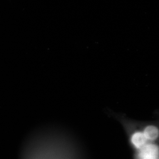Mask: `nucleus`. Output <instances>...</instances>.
Instances as JSON below:
<instances>
[{
  "label": "nucleus",
  "mask_w": 159,
  "mask_h": 159,
  "mask_svg": "<svg viewBox=\"0 0 159 159\" xmlns=\"http://www.w3.org/2000/svg\"><path fill=\"white\" fill-rule=\"evenodd\" d=\"M159 148L152 143H147L139 149L137 159H158Z\"/></svg>",
  "instance_id": "1"
},
{
  "label": "nucleus",
  "mask_w": 159,
  "mask_h": 159,
  "mask_svg": "<svg viewBox=\"0 0 159 159\" xmlns=\"http://www.w3.org/2000/svg\"><path fill=\"white\" fill-rule=\"evenodd\" d=\"M148 139L143 133L137 132L133 134L131 138V142L138 149H140L148 143Z\"/></svg>",
  "instance_id": "2"
},
{
  "label": "nucleus",
  "mask_w": 159,
  "mask_h": 159,
  "mask_svg": "<svg viewBox=\"0 0 159 159\" xmlns=\"http://www.w3.org/2000/svg\"><path fill=\"white\" fill-rule=\"evenodd\" d=\"M148 140L153 141L157 139L159 136V130L156 127L150 125L146 128L143 133Z\"/></svg>",
  "instance_id": "3"
}]
</instances>
